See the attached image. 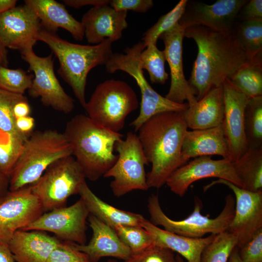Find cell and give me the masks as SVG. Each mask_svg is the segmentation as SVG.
Instances as JSON below:
<instances>
[{
  "label": "cell",
  "instance_id": "cell-1",
  "mask_svg": "<svg viewBox=\"0 0 262 262\" xmlns=\"http://www.w3.org/2000/svg\"><path fill=\"white\" fill-rule=\"evenodd\" d=\"M184 37L193 39L198 52L188 82L196 101L213 88L222 85L226 79L252 61L237 38L234 29L220 32L205 27L185 28Z\"/></svg>",
  "mask_w": 262,
  "mask_h": 262
},
{
  "label": "cell",
  "instance_id": "cell-2",
  "mask_svg": "<svg viewBox=\"0 0 262 262\" xmlns=\"http://www.w3.org/2000/svg\"><path fill=\"white\" fill-rule=\"evenodd\" d=\"M187 128L182 111L156 115L138 129L137 135L144 154L151 164L147 174L148 188L162 187L169 176L183 165L181 148Z\"/></svg>",
  "mask_w": 262,
  "mask_h": 262
},
{
  "label": "cell",
  "instance_id": "cell-3",
  "mask_svg": "<svg viewBox=\"0 0 262 262\" xmlns=\"http://www.w3.org/2000/svg\"><path fill=\"white\" fill-rule=\"evenodd\" d=\"M71 145L72 156L85 178L96 181L114 165V150L123 135L98 125L87 115L78 114L66 124L64 132Z\"/></svg>",
  "mask_w": 262,
  "mask_h": 262
},
{
  "label": "cell",
  "instance_id": "cell-4",
  "mask_svg": "<svg viewBox=\"0 0 262 262\" xmlns=\"http://www.w3.org/2000/svg\"><path fill=\"white\" fill-rule=\"evenodd\" d=\"M37 41L47 44L58 60V74L71 88L81 105L86 104L85 87L90 71L105 65L113 54L112 42L105 39L97 45H85L69 42L56 33L41 27Z\"/></svg>",
  "mask_w": 262,
  "mask_h": 262
},
{
  "label": "cell",
  "instance_id": "cell-5",
  "mask_svg": "<svg viewBox=\"0 0 262 262\" xmlns=\"http://www.w3.org/2000/svg\"><path fill=\"white\" fill-rule=\"evenodd\" d=\"M72 155L71 145L64 133L50 129L33 132L24 141L10 175L9 191L32 185L51 164Z\"/></svg>",
  "mask_w": 262,
  "mask_h": 262
},
{
  "label": "cell",
  "instance_id": "cell-6",
  "mask_svg": "<svg viewBox=\"0 0 262 262\" xmlns=\"http://www.w3.org/2000/svg\"><path fill=\"white\" fill-rule=\"evenodd\" d=\"M145 48L143 42L139 41L131 47H127L124 53H113L105 65L108 73H114L118 70L127 73L134 79L140 88V112L130 124L135 132H137L145 121L156 115L168 112H182L189 107L188 103H177L163 97L149 84L140 62V54Z\"/></svg>",
  "mask_w": 262,
  "mask_h": 262
},
{
  "label": "cell",
  "instance_id": "cell-7",
  "mask_svg": "<svg viewBox=\"0 0 262 262\" xmlns=\"http://www.w3.org/2000/svg\"><path fill=\"white\" fill-rule=\"evenodd\" d=\"M138 107L137 95L128 83L109 79L96 86L83 108L95 123L119 132L124 128L128 115Z\"/></svg>",
  "mask_w": 262,
  "mask_h": 262
},
{
  "label": "cell",
  "instance_id": "cell-8",
  "mask_svg": "<svg viewBox=\"0 0 262 262\" xmlns=\"http://www.w3.org/2000/svg\"><path fill=\"white\" fill-rule=\"evenodd\" d=\"M202 206L201 199L195 196L191 214L182 220H174L163 212L157 195H152L149 197L147 206L151 223L178 235L200 238L208 233L217 235L226 231L234 214L235 200L232 195L226 196L222 211L214 218L201 214Z\"/></svg>",
  "mask_w": 262,
  "mask_h": 262
},
{
  "label": "cell",
  "instance_id": "cell-9",
  "mask_svg": "<svg viewBox=\"0 0 262 262\" xmlns=\"http://www.w3.org/2000/svg\"><path fill=\"white\" fill-rule=\"evenodd\" d=\"M85 179L82 168L71 155L51 164L30 187L46 213L65 206L70 196L79 194Z\"/></svg>",
  "mask_w": 262,
  "mask_h": 262
},
{
  "label": "cell",
  "instance_id": "cell-10",
  "mask_svg": "<svg viewBox=\"0 0 262 262\" xmlns=\"http://www.w3.org/2000/svg\"><path fill=\"white\" fill-rule=\"evenodd\" d=\"M115 149L117 160L103 176L113 178L110 186L114 195L120 197L133 190H147L145 166L148 163L137 134L128 132L125 139L115 143Z\"/></svg>",
  "mask_w": 262,
  "mask_h": 262
},
{
  "label": "cell",
  "instance_id": "cell-11",
  "mask_svg": "<svg viewBox=\"0 0 262 262\" xmlns=\"http://www.w3.org/2000/svg\"><path fill=\"white\" fill-rule=\"evenodd\" d=\"M21 58L29 65V69L34 73L29 95L40 98L47 107L64 114L72 112L73 99L64 90L57 78L54 70L52 54L41 57L36 55L33 48L20 51Z\"/></svg>",
  "mask_w": 262,
  "mask_h": 262
},
{
  "label": "cell",
  "instance_id": "cell-12",
  "mask_svg": "<svg viewBox=\"0 0 262 262\" xmlns=\"http://www.w3.org/2000/svg\"><path fill=\"white\" fill-rule=\"evenodd\" d=\"M217 184L227 186L234 194V214L227 231L235 237L237 241L236 246L239 248L262 229V191H249L221 179L212 181L204 186L203 190L205 192Z\"/></svg>",
  "mask_w": 262,
  "mask_h": 262
},
{
  "label": "cell",
  "instance_id": "cell-13",
  "mask_svg": "<svg viewBox=\"0 0 262 262\" xmlns=\"http://www.w3.org/2000/svg\"><path fill=\"white\" fill-rule=\"evenodd\" d=\"M90 213L80 198L68 207H62L44 213L24 230L49 231L65 241L79 245L86 241V220Z\"/></svg>",
  "mask_w": 262,
  "mask_h": 262
},
{
  "label": "cell",
  "instance_id": "cell-14",
  "mask_svg": "<svg viewBox=\"0 0 262 262\" xmlns=\"http://www.w3.org/2000/svg\"><path fill=\"white\" fill-rule=\"evenodd\" d=\"M44 213L30 185L8 191L0 203V242L8 244L17 230L23 229Z\"/></svg>",
  "mask_w": 262,
  "mask_h": 262
},
{
  "label": "cell",
  "instance_id": "cell-15",
  "mask_svg": "<svg viewBox=\"0 0 262 262\" xmlns=\"http://www.w3.org/2000/svg\"><path fill=\"white\" fill-rule=\"evenodd\" d=\"M212 177L224 179L244 188L230 160H215L211 156L195 158L180 167L169 176L165 184L174 194L182 197L193 182Z\"/></svg>",
  "mask_w": 262,
  "mask_h": 262
},
{
  "label": "cell",
  "instance_id": "cell-16",
  "mask_svg": "<svg viewBox=\"0 0 262 262\" xmlns=\"http://www.w3.org/2000/svg\"><path fill=\"white\" fill-rule=\"evenodd\" d=\"M224 104L222 126L230 155L234 162L248 149L245 126V110L249 98L228 79L223 84Z\"/></svg>",
  "mask_w": 262,
  "mask_h": 262
},
{
  "label": "cell",
  "instance_id": "cell-17",
  "mask_svg": "<svg viewBox=\"0 0 262 262\" xmlns=\"http://www.w3.org/2000/svg\"><path fill=\"white\" fill-rule=\"evenodd\" d=\"M248 0H218L208 5L188 0L183 14L178 22L185 29L201 26L213 31L230 32L238 14Z\"/></svg>",
  "mask_w": 262,
  "mask_h": 262
},
{
  "label": "cell",
  "instance_id": "cell-18",
  "mask_svg": "<svg viewBox=\"0 0 262 262\" xmlns=\"http://www.w3.org/2000/svg\"><path fill=\"white\" fill-rule=\"evenodd\" d=\"M41 29L39 19L25 4L0 14V41L7 49L21 51L33 48Z\"/></svg>",
  "mask_w": 262,
  "mask_h": 262
},
{
  "label": "cell",
  "instance_id": "cell-19",
  "mask_svg": "<svg viewBox=\"0 0 262 262\" xmlns=\"http://www.w3.org/2000/svg\"><path fill=\"white\" fill-rule=\"evenodd\" d=\"M185 29L178 22L159 38L164 43V51L170 70V86L165 97L179 104L187 100L188 105H192L196 99L194 90L185 79L183 68L182 41Z\"/></svg>",
  "mask_w": 262,
  "mask_h": 262
},
{
  "label": "cell",
  "instance_id": "cell-20",
  "mask_svg": "<svg viewBox=\"0 0 262 262\" xmlns=\"http://www.w3.org/2000/svg\"><path fill=\"white\" fill-rule=\"evenodd\" d=\"M127 11H116L109 5L93 7L85 13L81 21L87 41L97 45L105 39L112 42L120 39L128 26Z\"/></svg>",
  "mask_w": 262,
  "mask_h": 262
},
{
  "label": "cell",
  "instance_id": "cell-21",
  "mask_svg": "<svg viewBox=\"0 0 262 262\" xmlns=\"http://www.w3.org/2000/svg\"><path fill=\"white\" fill-rule=\"evenodd\" d=\"M88 221L93 232L89 242L84 245L72 244L77 250L87 255L90 262H98L101 258L106 257L124 261L130 256V248L112 227L91 214L88 216Z\"/></svg>",
  "mask_w": 262,
  "mask_h": 262
},
{
  "label": "cell",
  "instance_id": "cell-22",
  "mask_svg": "<svg viewBox=\"0 0 262 262\" xmlns=\"http://www.w3.org/2000/svg\"><path fill=\"white\" fill-rule=\"evenodd\" d=\"M60 241L45 231L19 229L8 245L16 262H46Z\"/></svg>",
  "mask_w": 262,
  "mask_h": 262
},
{
  "label": "cell",
  "instance_id": "cell-23",
  "mask_svg": "<svg viewBox=\"0 0 262 262\" xmlns=\"http://www.w3.org/2000/svg\"><path fill=\"white\" fill-rule=\"evenodd\" d=\"M213 155L230 160L222 124L209 129L186 131L181 148L183 165L191 158Z\"/></svg>",
  "mask_w": 262,
  "mask_h": 262
},
{
  "label": "cell",
  "instance_id": "cell-24",
  "mask_svg": "<svg viewBox=\"0 0 262 262\" xmlns=\"http://www.w3.org/2000/svg\"><path fill=\"white\" fill-rule=\"evenodd\" d=\"M24 2L34 12L43 28L56 33L61 28L76 40L83 39L84 29L82 22L70 15L62 3L54 0H25Z\"/></svg>",
  "mask_w": 262,
  "mask_h": 262
},
{
  "label": "cell",
  "instance_id": "cell-25",
  "mask_svg": "<svg viewBox=\"0 0 262 262\" xmlns=\"http://www.w3.org/2000/svg\"><path fill=\"white\" fill-rule=\"evenodd\" d=\"M151 235L153 244L177 252L187 262H201V256L206 247L215 235L193 238L178 235L159 228L145 218L141 225Z\"/></svg>",
  "mask_w": 262,
  "mask_h": 262
},
{
  "label": "cell",
  "instance_id": "cell-26",
  "mask_svg": "<svg viewBox=\"0 0 262 262\" xmlns=\"http://www.w3.org/2000/svg\"><path fill=\"white\" fill-rule=\"evenodd\" d=\"M224 113L222 85L213 88L184 111L188 128L192 130L214 128L222 124Z\"/></svg>",
  "mask_w": 262,
  "mask_h": 262
},
{
  "label": "cell",
  "instance_id": "cell-27",
  "mask_svg": "<svg viewBox=\"0 0 262 262\" xmlns=\"http://www.w3.org/2000/svg\"><path fill=\"white\" fill-rule=\"evenodd\" d=\"M91 214L112 228L117 225L142 227V215L115 208L101 200L90 189L85 181L79 193Z\"/></svg>",
  "mask_w": 262,
  "mask_h": 262
},
{
  "label": "cell",
  "instance_id": "cell-28",
  "mask_svg": "<svg viewBox=\"0 0 262 262\" xmlns=\"http://www.w3.org/2000/svg\"><path fill=\"white\" fill-rule=\"evenodd\" d=\"M233 164L243 189L251 192L262 191V147H249Z\"/></svg>",
  "mask_w": 262,
  "mask_h": 262
},
{
  "label": "cell",
  "instance_id": "cell-29",
  "mask_svg": "<svg viewBox=\"0 0 262 262\" xmlns=\"http://www.w3.org/2000/svg\"><path fill=\"white\" fill-rule=\"evenodd\" d=\"M249 98L262 96V61H252L228 79Z\"/></svg>",
  "mask_w": 262,
  "mask_h": 262
},
{
  "label": "cell",
  "instance_id": "cell-30",
  "mask_svg": "<svg viewBox=\"0 0 262 262\" xmlns=\"http://www.w3.org/2000/svg\"><path fill=\"white\" fill-rule=\"evenodd\" d=\"M235 34L250 61H262V19L242 21Z\"/></svg>",
  "mask_w": 262,
  "mask_h": 262
},
{
  "label": "cell",
  "instance_id": "cell-31",
  "mask_svg": "<svg viewBox=\"0 0 262 262\" xmlns=\"http://www.w3.org/2000/svg\"><path fill=\"white\" fill-rule=\"evenodd\" d=\"M245 126L248 148L262 147V96L249 98Z\"/></svg>",
  "mask_w": 262,
  "mask_h": 262
},
{
  "label": "cell",
  "instance_id": "cell-32",
  "mask_svg": "<svg viewBox=\"0 0 262 262\" xmlns=\"http://www.w3.org/2000/svg\"><path fill=\"white\" fill-rule=\"evenodd\" d=\"M165 61L164 50H159L155 44L148 45L140 55L141 67L147 71L150 80L154 83L164 84L168 79L164 68Z\"/></svg>",
  "mask_w": 262,
  "mask_h": 262
},
{
  "label": "cell",
  "instance_id": "cell-33",
  "mask_svg": "<svg viewBox=\"0 0 262 262\" xmlns=\"http://www.w3.org/2000/svg\"><path fill=\"white\" fill-rule=\"evenodd\" d=\"M26 139L0 131V171L10 175L19 157Z\"/></svg>",
  "mask_w": 262,
  "mask_h": 262
},
{
  "label": "cell",
  "instance_id": "cell-34",
  "mask_svg": "<svg viewBox=\"0 0 262 262\" xmlns=\"http://www.w3.org/2000/svg\"><path fill=\"white\" fill-rule=\"evenodd\" d=\"M237 244L235 237L227 231L215 235L213 241L203 250L201 262H228Z\"/></svg>",
  "mask_w": 262,
  "mask_h": 262
},
{
  "label": "cell",
  "instance_id": "cell-35",
  "mask_svg": "<svg viewBox=\"0 0 262 262\" xmlns=\"http://www.w3.org/2000/svg\"><path fill=\"white\" fill-rule=\"evenodd\" d=\"M28 100L23 94L13 93L0 89V131L17 135L25 139L28 136L20 133L16 129L13 114L15 104Z\"/></svg>",
  "mask_w": 262,
  "mask_h": 262
},
{
  "label": "cell",
  "instance_id": "cell-36",
  "mask_svg": "<svg viewBox=\"0 0 262 262\" xmlns=\"http://www.w3.org/2000/svg\"><path fill=\"white\" fill-rule=\"evenodd\" d=\"M187 0H181L167 14L161 16L157 22L144 34L142 41L146 48L150 44L156 45L159 36L174 27L183 14Z\"/></svg>",
  "mask_w": 262,
  "mask_h": 262
},
{
  "label": "cell",
  "instance_id": "cell-37",
  "mask_svg": "<svg viewBox=\"0 0 262 262\" xmlns=\"http://www.w3.org/2000/svg\"><path fill=\"white\" fill-rule=\"evenodd\" d=\"M34 76L21 68L10 69L0 65V89L24 95L31 87Z\"/></svg>",
  "mask_w": 262,
  "mask_h": 262
},
{
  "label": "cell",
  "instance_id": "cell-38",
  "mask_svg": "<svg viewBox=\"0 0 262 262\" xmlns=\"http://www.w3.org/2000/svg\"><path fill=\"white\" fill-rule=\"evenodd\" d=\"M131 253L139 252L153 244L151 235L142 227L117 225L113 228Z\"/></svg>",
  "mask_w": 262,
  "mask_h": 262
},
{
  "label": "cell",
  "instance_id": "cell-39",
  "mask_svg": "<svg viewBox=\"0 0 262 262\" xmlns=\"http://www.w3.org/2000/svg\"><path fill=\"white\" fill-rule=\"evenodd\" d=\"M123 262H178L177 255L169 249L152 244L136 253H132Z\"/></svg>",
  "mask_w": 262,
  "mask_h": 262
},
{
  "label": "cell",
  "instance_id": "cell-40",
  "mask_svg": "<svg viewBox=\"0 0 262 262\" xmlns=\"http://www.w3.org/2000/svg\"><path fill=\"white\" fill-rule=\"evenodd\" d=\"M46 262H90V261L86 254L73 246L72 242L60 241Z\"/></svg>",
  "mask_w": 262,
  "mask_h": 262
},
{
  "label": "cell",
  "instance_id": "cell-41",
  "mask_svg": "<svg viewBox=\"0 0 262 262\" xmlns=\"http://www.w3.org/2000/svg\"><path fill=\"white\" fill-rule=\"evenodd\" d=\"M238 254L241 262H262V229L238 248Z\"/></svg>",
  "mask_w": 262,
  "mask_h": 262
},
{
  "label": "cell",
  "instance_id": "cell-42",
  "mask_svg": "<svg viewBox=\"0 0 262 262\" xmlns=\"http://www.w3.org/2000/svg\"><path fill=\"white\" fill-rule=\"evenodd\" d=\"M109 5L116 11L146 13L154 5L152 0H112Z\"/></svg>",
  "mask_w": 262,
  "mask_h": 262
},
{
  "label": "cell",
  "instance_id": "cell-43",
  "mask_svg": "<svg viewBox=\"0 0 262 262\" xmlns=\"http://www.w3.org/2000/svg\"><path fill=\"white\" fill-rule=\"evenodd\" d=\"M238 16L242 21L262 19V0L247 1L240 10Z\"/></svg>",
  "mask_w": 262,
  "mask_h": 262
},
{
  "label": "cell",
  "instance_id": "cell-44",
  "mask_svg": "<svg viewBox=\"0 0 262 262\" xmlns=\"http://www.w3.org/2000/svg\"><path fill=\"white\" fill-rule=\"evenodd\" d=\"M15 125L17 130L21 134L29 136L34 127V119L29 115L16 119Z\"/></svg>",
  "mask_w": 262,
  "mask_h": 262
},
{
  "label": "cell",
  "instance_id": "cell-45",
  "mask_svg": "<svg viewBox=\"0 0 262 262\" xmlns=\"http://www.w3.org/2000/svg\"><path fill=\"white\" fill-rule=\"evenodd\" d=\"M64 3L69 7L74 8L90 5L93 7L109 5L111 0H64Z\"/></svg>",
  "mask_w": 262,
  "mask_h": 262
},
{
  "label": "cell",
  "instance_id": "cell-46",
  "mask_svg": "<svg viewBox=\"0 0 262 262\" xmlns=\"http://www.w3.org/2000/svg\"><path fill=\"white\" fill-rule=\"evenodd\" d=\"M30 113L31 107L28 100L18 102L13 109V114L15 119L29 116Z\"/></svg>",
  "mask_w": 262,
  "mask_h": 262
},
{
  "label": "cell",
  "instance_id": "cell-47",
  "mask_svg": "<svg viewBox=\"0 0 262 262\" xmlns=\"http://www.w3.org/2000/svg\"><path fill=\"white\" fill-rule=\"evenodd\" d=\"M0 262H16L8 244L0 242Z\"/></svg>",
  "mask_w": 262,
  "mask_h": 262
},
{
  "label": "cell",
  "instance_id": "cell-48",
  "mask_svg": "<svg viewBox=\"0 0 262 262\" xmlns=\"http://www.w3.org/2000/svg\"><path fill=\"white\" fill-rule=\"evenodd\" d=\"M9 177L0 171V197L4 196L9 191Z\"/></svg>",
  "mask_w": 262,
  "mask_h": 262
},
{
  "label": "cell",
  "instance_id": "cell-49",
  "mask_svg": "<svg viewBox=\"0 0 262 262\" xmlns=\"http://www.w3.org/2000/svg\"><path fill=\"white\" fill-rule=\"evenodd\" d=\"M8 64V50L0 41V65L7 67Z\"/></svg>",
  "mask_w": 262,
  "mask_h": 262
},
{
  "label": "cell",
  "instance_id": "cell-50",
  "mask_svg": "<svg viewBox=\"0 0 262 262\" xmlns=\"http://www.w3.org/2000/svg\"><path fill=\"white\" fill-rule=\"evenodd\" d=\"M16 0H0V14L16 6Z\"/></svg>",
  "mask_w": 262,
  "mask_h": 262
},
{
  "label": "cell",
  "instance_id": "cell-51",
  "mask_svg": "<svg viewBox=\"0 0 262 262\" xmlns=\"http://www.w3.org/2000/svg\"><path fill=\"white\" fill-rule=\"evenodd\" d=\"M228 262H241L239 257L238 248L236 246L232 251L229 258Z\"/></svg>",
  "mask_w": 262,
  "mask_h": 262
},
{
  "label": "cell",
  "instance_id": "cell-52",
  "mask_svg": "<svg viewBox=\"0 0 262 262\" xmlns=\"http://www.w3.org/2000/svg\"><path fill=\"white\" fill-rule=\"evenodd\" d=\"M178 262H184L182 257L179 254L176 255Z\"/></svg>",
  "mask_w": 262,
  "mask_h": 262
},
{
  "label": "cell",
  "instance_id": "cell-53",
  "mask_svg": "<svg viewBox=\"0 0 262 262\" xmlns=\"http://www.w3.org/2000/svg\"><path fill=\"white\" fill-rule=\"evenodd\" d=\"M107 262H117L116 261H115V260H110L107 261Z\"/></svg>",
  "mask_w": 262,
  "mask_h": 262
},
{
  "label": "cell",
  "instance_id": "cell-54",
  "mask_svg": "<svg viewBox=\"0 0 262 262\" xmlns=\"http://www.w3.org/2000/svg\"><path fill=\"white\" fill-rule=\"evenodd\" d=\"M3 198H4V196H3V197H0V203L2 202V201L3 200Z\"/></svg>",
  "mask_w": 262,
  "mask_h": 262
}]
</instances>
